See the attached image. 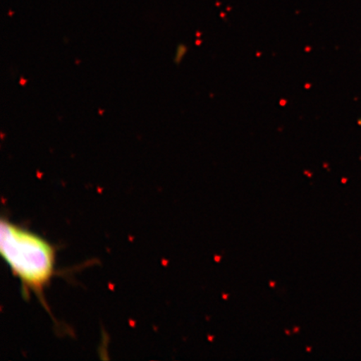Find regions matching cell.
<instances>
[{
  "mask_svg": "<svg viewBox=\"0 0 361 361\" xmlns=\"http://www.w3.org/2000/svg\"><path fill=\"white\" fill-rule=\"evenodd\" d=\"M0 251L27 290L42 295L55 268V250L49 243L7 220L1 221Z\"/></svg>",
  "mask_w": 361,
  "mask_h": 361,
  "instance_id": "6da1fadb",
  "label": "cell"
}]
</instances>
